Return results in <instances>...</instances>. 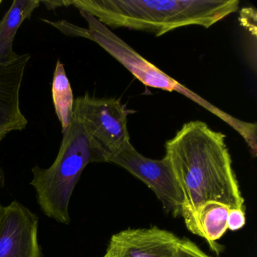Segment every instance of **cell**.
Here are the masks:
<instances>
[{"label": "cell", "mask_w": 257, "mask_h": 257, "mask_svg": "<svg viewBox=\"0 0 257 257\" xmlns=\"http://www.w3.org/2000/svg\"><path fill=\"white\" fill-rule=\"evenodd\" d=\"M169 162L183 194L181 216L186 228L196 234L195 216L209 201L229 208H244V199L225 144V135L205 122L185 123L165 144Z\"/></svg>", "instance_id": "obj_1"}, {"label": "cell", "mask_w": 257, "mask_h": 257, "mask_svg": "<svg viewBox=\"0 0 257 257\" xmlns=\"http://www.w3.org/2000/svg\"><path fill=\"white\" fill-rule=\"evenodd\" d=\"M238 0H75L71 6L107 28L161 37L183 27L209 28L238 10Z\"/></svg>", "instance_id": "obj_2"}, {"label": "cell", "mask_w": 257, "mask_h": 257, "mask_svg": "<svg viewBox=\"0 0 257 257\" xmlns=\"http://www.w3.org/2000/svg\"><path fill=\"white\" fill-rule=\"evenodd\" d=\"M79 13L88 23V28L76 26L65 20L58 22L46 20L45 22L67 37H82L97 43L120 64H122L144 85L183 94L185 97L202 106L234 129L244 140L252 156L255 157L256 156L257 125L255 123L237 119L235 117L213 106L210 102L153 65L95 18L81 10H79Z\"/></svg>", "instance_id": "obj_3"}, {"label": "cell", "mask_w": 257, "mask_h": 257, "mask_svg": "<svg viewBox=\"0 0 257 257\" xmlns=\"http://www.w3.org/2000/svg\"><path fill=\"white\" fill-rule=\"evenodd\" d=\"M96 162L94 153L81 126L72 120L63 134L58 156L52 166L33 168L31 186L46 216L60 223L70 224V198L82 171L89 163Z\"/></svg>", "instance_id": "obj_4"}, {"label": "cell", "mask_w": 257, "mask_h": 257, "mask_svg": "<svg viewBox=\"0 0 257 257\" xmlns=\"http://www.w3.org/2000/svg\"><path fill=\"white\" fill-rule=\"evenodd\" d=\"M124 105L115 98L88 94L74 100L73 119L82 127L96 162H109L132 145Z\"/></svg>", "instance_id": "obj_5"}, {"label": "cell", "mask_w": 257, "mask_h": 257, "mask_svg": "<svg viewBox=\"0 0 257 257\" xmlns=\"http://www.w3.org/2000/svg\"><path fill=\"white\" fill-rule=\"evenodd\" d=\"M110 163L115 164L145 183L162 202L163 208L174 216H181L183 194L171 165L165 157L149 159L133 146L118 153Z\"/></svg>", "instance_id": "obj_6"}, {"label": "cell", "mask_w": 257, "mask_h": 257, "mask_svg": "<svg viewBox=\"0 0 257 257\" xmlns=\"http://www.w3.org/2000/svg\"><path fill=\"white\" fill-rule=\"evenodd\" d=\"M39 218L14 201L0 214V257H43L38 239Z\"/></svg>", "instance_id": "obj_7"}, {"label": "cell", "mask_w": 257, "mask_h": 257, "mask_svg": "<svg viewBox=\"0 0 257 257\" xmlns=\"http://www.w3.org/2000/svg\"><path fill=\"white\" fill-rule=\"evenodd\" d=\"M180 237L157 226L113 234L103 257H179Z\"/></svg>", "instance_id": "obj_8"}, {"label": "cell", "mask_w": 257, "mask_h": 257, "mask_svg": "<svg viewBox=\"0 0 257 257\" xmlns=\"http://www.w3.org/2000/svg\"><path fill=\"white\" fill-rule=\"evenodd\" d=\"M31 59L28 54L8 65L0 67V142L15 131L26 128L28 120L20 109V89L27 64Z\"/></svg>", "instance_id": "obj_9"}, {"label": "cell", "mask_w": 257, "mask_h": 257, "mask_svg": "<svg viewBox=\"0 0 257 257\" xmlns=\"http://www.w3.org/2000/svg\"><path fill=\"white\" fill-rule=\"evenodd\" d=\"M40 0H14L10 10L0 21V67L8 65L19 58L13 50V43L17 31L24 22L30 19Z\"/></svg>", "instance_id": "obj_10"}, {"label": "cell", "mask_w": 257, "mask_h": 257, "mask_svg": "<svg viewBox=\"0 0 257 257\" xmlns=\"http://www.w3.org/2000/svg\"><path fill=\"white\" fill-rule=\"evenodd\" d=\"M229 207L221 203L209 201L200 207L195 216L196 235L208 242L211 249L219 254L221 249L216 244L226 232Z\"/></svg>", "instance_id": "obj_11"}, {"label": "cell", "mask_w": 257, "mask_h": 257, "mask_svg": "<svg viewBox=\"0 0 257 257\" xmlns=\"http://www.w3.org/2000/svg\"><path fill=\"white\" fill-rule=\"evenodd\" d=\"M52 97L55 112L61 121L62 133H65L73 120L74 98L64 64L60 61H57L54 73Z\"/></svg>", "instance_id": "obj_12"}, {"label": "cell", "mask_w": 257, "mask_h": 257, "mask_svg": "<svg viewBox=\"0 0 257 257\" xmlns=\"http://www.w3.org/2000/svg\"><path fill=\"white\" fill-rule=\"evenodd\" d=\"M179 257H210L192 240L180 239L179 244Z\"/></svg>", "instance_id": "obj_13"}, {"label": "cell", "mask_w": 257, "mask_h": 257, "mask_svg": "<svg viewBox=\"0 0 257 257\" xmlns=\"http://www.w3.org/2000/svg\"><path fill=\"white\" fill-rule=\"evenodd\" d=\"M246 224L245 209L230 208L227 219L228 229L235 231L243 228Z\"/></svg>", "instance_id": "obj_14"}, {"label": "cell", "mask_w": 257, "mask_h": 257, "mask_svg": "<svg viewBox=\"0 0 257 257\" xmlns=\"http://www.w3.org/2000/svg\"><path fill=\"white\" fill-rule=\"evenodd\" d=\"M43 4L46 5L48 10H54L55 9L60 8V7H70L71 1H70V0H67V1H64V0H63V1H44Z\"/></svg>", "instance_id": "obj_15"}, {"label": "cell", "mask_w": 257, "mask_h": 257, "mask_svg": "<svg viewBox=\"0 0 257 257\" xmlns=\"http://www.w3.org/2000/svg\"><path fill=\"white\" fill-rule=\"evenodd\" d=\"M4 184H5V174H4L2 168H0V189L4 187ZM3 207H4V205L0 204V214L2 212Z\"/></svg>", "instance_id": "obj_16"}, {"label": "cell", "mask_w": 257, "mask_h": 257, "mask_svg": "<svg viewBox=\"0 0 257 257\" xmlns=\"http://www.w3.org/2000/svg\"><path fill=\"white\" fill-rule=\"evenodd\" d=\"M2 3H3V0H0V5H1V4H2Z\"/></svg>", "instance_id": "obj_17"}]
</instances>
